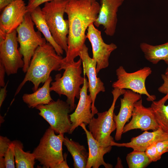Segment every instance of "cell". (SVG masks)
<instances>
[{
  "label": "cell",
  "mask_w": 168,
  "mask_h": 168,
  "mask_svg": "<svg viewBox=\"0 0 168 168\" xmlns=\"http://www.w3.org/2000/svg\"><path fill=\"white\" fill-rule=\"evenodd\" d=\"M100 8L97 2L90 0H68L65 13L68 15L69 29L68 50L63 58L62 69L73 62L85 44L86 31L97 19Z\"/></svg>",
  "instance_id": "obj_1"
},
{
  "label": "cell",
  "mask_w": 168,
  "mask_h": 168,
  "mask_svg": "<svg viewBox=\"0 0 168 168\" xmlns=\"http://www.w3.org/2000/svg\"><path fill=\"white\" fill-rule=\"evenodd\" d=\"M63 58L58 54L49 42H47L38 46L32 57L24 78L16 90L15 96L28 81L32 83L33 91H36L40 84L44 83L49 78L52 71L61 70Z\"/></svg>",
  "instance_id": "obj_2"
},
{
  "label": "cell",
  "mask_w": 168,
  "mask_h": 168,
  "mask_svg": "<svg viewBox=\"0 0 168 168\" xmlns=\"http://www.w3.org/2000/svg\"><path fill=\"white\" fill-rule=\"evenodd\" d=\"M82 63L80 58L68 65L64 69L63 75L57 74L55 76V81L51 83L50 91H54L60 96H65L71 111L76 107L75 98H79L81 86L84 82V77L81 76Z\"/></svg>",
  "instance_id": "obj_3"
},
{
  "label": "cell",
  "mask_w": 168,
  "mask_h": 168,
  "mask_svg": "<svg viewBox=\"0 0 168 168\" xmlns=\"http://www.w3.org/2000/svg\"><path fill=\"white\" fill-rule=\"evenodd\" d=\"M68 0L53 1L45 3L42 8L51 35L55 41L66 53L68 51V20L64 15Z\"/></svg>",
  "instance_id": "obj_4"
},
{
  "label": "cell",
  "mask_w": 168,
  "mask_h": 168,
  "mask_svg": "<svg viewBox=\"0 0 168 168\" xmlns=\"http://www.w3.org/2000/svg\"><path fill=\"white\" fill-rule=\"evenodd\" d=\"M64 134L56 135L49 127L41 138L38 146L34 149L32 153L43 168H55L64 160L62 152Z\"/></svg>",
  "instance_id": "obj_5"
},
{
  "label": "cell",
  "mask_w": 168,
  "mask_h": 168,
  "mask_svg": "<svg viewBox=\"0 0 168 168\" xmlns=\"http://www.w3.org/2000/svg\"><path fill=\"white\" fill-rule=\"evenodd\" d=\"M126 90L114 88L111 91L113 100L110 108L107 111L98 112L97 117L95 118L93 117L88 124L89 131L93 137L104 147H112L111 143L114 141L111 134L116 128L113 119L115 106L118 98L123 95Z\"/></svg>",
  "instance_id": "obj_6"
},
{
  "label": "cell",
  "mask_w": 168,
  "mask_h": 168,
  "mask_svg": "<svg viewBox=\"0 0 168 168\" xmlns=\"http://www.w3.org/2000/svg\"><path fill=\"white\" fill-rule=\"evenodd\" d=\"M34 25L30 13L27 12L22 22L16 29L20 44L19 50L23 57L24 65L22 71L24 73L26 72L36 49L47 42L40 32L35 30Z\"/></svg>",
  "instance_id": "obj_7"
},
{
  "label": "cell",
  "mask_w": 168,
  "mask_h": 168,
  "mask_svg": "<svg viewBox=\"0 0 168 168\" xmlns=\"http://www.w3.org/2000/svg\"><path fill=\"white\" fill-rule=\"evenodd\" d=\"M35 108L39 114L49 124L50 127L57 134L69 132L71 126L69 105L58 99L46 105H39Z\"/></svg>",
  "instance_id": "obj_8"
},
{
  "label": "cell",
  "mask_w": 168,
  "mask_h": 168,
  "mask_svg": "<svg viewBox=\"0 0 168 168\" xmlns=\"http://www.w3.org/2000/svg\"><path fill=\"white\" fill-rule=\"evenodd\" d=\"M116 72L117 79L112 84L114 88L127 89L141 95H145L149 101L152 102L156 99L155 95L148 93L145 86L147 78L152 73L150 68L145 67L130 73L126 72L123 66H120L116 70Z\"/></svg>",
  "instance_id": "obj_9"
},
{
  "label": "cell",
  "mask_w": 168,
  "mask_h": 168,
  "mask_svg": "<svg viewBox=\"0 0 168 168\" xmlns=\"http://www.w3.org/2000/svg\"><path fill=\"white\" fill-rule=\"evenodd\" d=\"M17 32L15 30L0 38V62L4 65L8 76L17 73L24 65L22 55L18 48Z\"/></svg>",
  "instance_id": "obj_10"
},
{
  "label": "cell",
  "mask_w": 168,
  "mask_h": 168,
  "mask_svg": "<svg viewBox=\"0 0 168 168\" xmlns=\"http://www.w3.org/2000/svg\"><path fill=\"white\" fill-rule=\"evenodd\" d=\"M86 38L89 40L91 45L92 58L97 63L96 72L97 74L100 70L108 66L110 55L117 48V46L113 43H105L103 39L100 31L96 28L93 23L90 24L87 29Z\"/></svg>",
  "instance_id": "obj_11"
},
{
  "label": "cell",
  "mask_w": 168,
  "mask_h": 168,
  "mask_svg": "<svg viewBox=\"0 0 168 168\" xmlns=\"http://www.w3.org/2000/svg\"><path fill=\"white\" fill-rule=\"evenodd\" d=\"M79 56L82 61L84 74H86L88 79V90L92 100L91 111L94 116L98 112L95 105L96 96L100 92H105V88L103 82L97 76L96 62L95 59L90 57L88 53V48L85 44Z\"/></svg>",
  "instance_id": "obj_12"
},
{
  "label": "cell",
  "mask_w": 168,
  "mask_h": 168,
  "mask_svg": "<svg viewBox=\"0 0 168 168\" xmlns=\"http://www.w3.org/2000/svg\"><path fill=\"white\" fill-rule=\"evenodd\" d=\"M0 16V38L16 30L22 22L28 12L23 0H16L10 3L2 11Z\"/></svg>",
  "instance_id": "obj_13"
},
{
  "label": "cell",
  "mask_w": 168,
  "mask_h": 168,
  "mask_svg": "<svg viewBox=\"0 0 168 168\" xmlns=\"http://www.w3.org/2000/svg\"><path fill=\"white\" fill-rule=\"evenodd\" d=\"M134 107L132 119L124 126L123 133L134 129L154 131L159 128L151 107H144L142 99L136 102Z\"/></svg>",
  "instance_id": "obj_14"
},
{
  "label": "cell",
  "mask_w": 168,
  "mask_h": 168,
  "mask_svg": "<svg viewBox=\"0 0 168 168\" xmlns=\"http://www.w3.org/2000/svg\"><path fill=\"white\" fill-rule=\"evenodd\" d=\"M124 0H100L98 17L93 23L98 27L102 25L105 34L112 36L114 35L118 21L117 13Z\"/></svg>",
  "instance_id": "obj_15"
},
{
  "label": "cell",
  "mask_w": 168,
  "mask_h": 168,
  "mask_svg": "<svg viewBox=\"0 0 168 168\" xmlns=\"http://www.w3.org/2000/svg\"><path fill=\"white\" fill-rule=\"evenodd\" d=\"M84 77V82L80 91L78 103L74 112L70 114L72 124L69 134H72L82 123L88 124L94 117L91 111L92 100L90 95L87 94L88 81Z\"/></svg>",
  "instance_id": "obj_16"
},
{
  "label": "cell",
  "mask_w": 168,
  "mask_h": 168,
  "mask_svg": "<svg viewBox=\"0 0 168 168\" xmlns=\"http://www.w3.org/2000/svg\"><path fill=\"white\" fill-rule=\"evenodd\" d=\"M141 98V95L127 89L123 94V97L120 98L119 113L117 115L114 113L113 115V119L116 125L115 136L116 140H121L124 128L132 116L134 104Z\"/></svg>",
  "instance_id": "obj_17"
},
{
  "label": "cell",
  "mask_w": 168,
  "mask_h": 168,
  "mask_svg": "<svg viewBox=\"0 0 168 168\" xmlns=\"http://www.w3.org/2000/svg\"><path fill=\"white\" fill-rule=\"evenodd\" d=\"M168 139V133L160 127L152 132L145 131L141 134L132 138L130 142L118 143L113 142L111 146L132 148L133 150L145 152L152 144Z\"/></svg>",
  "instance_id": "obj_18"
},
{
  "label": "cell",
  "mask_w": 168,
  "mask_h": 168,
  "mask_svg": "<svg viewBox=\"0 0 168 168\" xmlns=\"http://www.w3.org/2000/svg\"><path fill=\"white\" fill-rule=\"evenodd\" d=\"M86 125L83 123L80 126L85 133L88 147V157L86 168H98L102 165L105 168H112L113 166L106 163L104 159V155L110 152L112 147H105L100 145L86 129Z\"/></svg>",
  "instance_id": "obj_19"
},
{
  "label": "cell",
  "mask_w": 168,
  "mask_h": 168,
  "mask_svg": "<svg viewBox=\"0 0 168 168\" xmlns=\"http://www.w3.org/2000/svg\"><path fill=\"white\" fill-rule=\"evenodd\" d=\"M51 76L46 81L43 85L31 94H25L22 97L23 102L29 108H35L40 105H46L53 100L50 95Z\"/></svg>",
  "instance_id": "obj_20"
},
{
  "label": "cell",
  "mask_w": 168,
  "mask_h": 168,
  "mask_svg": "<svg viewBox=\"0 0 168 168\" xmlns=\"http://www.w3.org/2000/svg\"><path fill=\"white\" fill-rule=\"evenodd\" d=\"M32 20L38 31L44 35L47 42L49 43L59 55H63V50L53 38L46 21L42 9L39 6L29 12Z\"/></svg>",
  "instance_id": "obj_21"
},
{
  "label": "cell",
  "mask_w": 168,
  "mask_h": 168,
  "mask_svg": "<svg viewBox=\"0 0 168 168\" xmlns=\"http://www.w3.org/2000/svg\"><path fill=\"white\" fill-rule=\"evenodd\" d=\"M140 47L145 58L149 62L156 64L163 60L168 66V42L156 45L142 42L140 44Z\"/></svg>",
  "instance_id": "obj_22"
},
{
  "label": "cell",
  "mask_w": 168,
  "mask_h": 168,
  "mask_svg": "<svg viewBox=\"0 0 168 168\" xmlns=\"http://www.w3.org/2000/svg\"><path fill=\"white\" fill-rule=\"evenodd\" d=\"M63 144L73 158L74 168H86L89 153L85 147L66 136L64 138Z\"/></svg>",
  "instance_id": "obj_23"
},
{
  "label": "cell",
  "mask_w": 168,
  "mask_h": 168,
  "mask_svg": "<svg viewBox=\"0 0 168 168\" xmlns=\"http://www.w3.org/2000/svg\"><path fill=\"white\" fill-rule=\"evenodd\" d=\"M168 100V93L158 101H153L151 105L156 120L159 127L168 133V105L165 104Z\"/></svg>",
  "instance_id": "obj_24"
},
{
  "label": "cell",
  "mask_w": 168,
  "mask_h": 168,
  "mask_svg": "<svg viewBox=\"0 0 168 168\" xmlns=\"http://www.w3.org/2000/svg\"><path fill=\"white\" fill-rule=\"evenodd\" d=\"M14 144V152L16 167V168H33L35 158L34 155L23 150L22 142L17 140L13 141Z\"/></svg>",
  "instance_id": "obj_25"
},
{
  "label": "cell",
  "mask_w": 168,
  "mask_h": 168,
  "mask_svg": "<svg viewBox=\"0 0 168 168\" xmlns=\"http://www.w3.org/2000/svg\"><path fill=\"white\" fill-rule=\"evenodd\" d=\"M126 160L129 168H144L152 162L145 152L136 150L128 154Z\"/></svg>",
  "instance_id": "obj_26"
},
{
  "label": "cell",
  "mask_w": 168,
  "mask_h": 168,
  "mask_svg": "<svg viewBox=\"0 0 168 168\" xmlns=\"http://www.w3.org/2000/svg\"><path fill=\"white\" fill-rule=\"evenodd\" d=\"M4 157L6 168H15L14 144L12 141L5 153Z\"/></svg>",
  "instance_id": "obj_27"
},
{
  "label": "cell",
  "mask_w": 168,
  "mask_h": 168,
  "mask_svg": "<svg viewBox=\"0 0 168 168\" xmlns=\"http://www.w3.org/2000/svg\"><path fill=\"white\" fill-rule=\"evenodd\" d=\"M156 142L154 143L149 146L145 151V153L152 162H156L161 158V156L158 153L156 145Z\"/></svg>",
  "instance_id": "obj_28"
},
{
  "label": "cell",
  "mask_w": 168,
  "mask_h": 168,
  "mask_svg": "<svg viewBox=\"0 0 168 168\" xmlns=\"http://www.w3.org/2000/svg\"><path fill=\"white\" fill-rule=\"evenodd\" d=\"M11 142L7 137L0 136V157H4Z\"/></svg>",
  "instance_id": "obj_29"
},
{
  "label": "cell",
  "mask_w": 168,
  "mask_h": 168,
  "mask_svg": "<svg viewBox=\"0 0 168 168\" xmlns=\"http://www.w3.org/2000/svg\"><path fill=\"white\" fill-rule=\"evenodd\" d=\"M66 0H29L27 7L28 12H30L40 5L43 3L53 1H62Z\"/></svg>",
  "instance_id": "obj_30"
},
{
  "label": "cell",
  "mask_w": 168,
  "mask_h": 168,
  "mask_svg": "<svg viewBox=\"0 0 168 168\" xmlns=\"http://www.w3.org/2000/svg\"><path fill=\"white\" fill-rule=\"evenodd\" d=\"M156 145L158 152L161 156L168 152V139L156 142Z\"/></svg>",
  "instance_id": "obj_31"
},
{
  "label": "cell",
  "mask_w": 168,
  "mask_h": 168,
  "mask_svg": "<svg viewBox=\"0 0 168 168\" xmlns=\"http://www.w3.org/2000/svg\"><path fill=\"white\" fill-rule=\"evenodd\" d=\"M161 77L163 83L158 88V90L160 92L166 94L168 93V75L165 74H162Z\"/></svg>",
  "instance_id": "obj_32"
},
{
  "label": "cell",
  "mask_w": 168,
  "mask_h": 168,
  "mask_svg": "<svg viewBox=\"0 0 168 168\" xmlns=\"http://www.w3.org/2000/svg\"><path fill=\"white\" fill-rule=\"evenodd\" d=\"M6 72L5 68L3 64L0 62V86L3 87L6 84L4 81V77Z\"/></svg>",
  "instance_id": "obj_33"
},
{
  "label": "cell",
  "mask_w": 168,
  "mask_h": 168,
  "mask_svg": "<svg viewBox=\"0 0 168 168\" xmlns=\"http://www.w3.org/2000/svg\"><path fill=\"white\" fill-rule=\"evenodd\" d=\"M8 81L6 84L5 85L0 88V107L2 105L7 95V87Z\"/></svg>",
  "instance_id": "obj_34"
},
{
  "label": "cell",
  "mask_w": 168,
  "mask_h": 168,
  "mask_svg": "<svg viewBox=\"0 0 168 168\" xmlns=\"http://www.w3.org/2000/svg\"><path fill=\"white\" fill-rule=\"evenodd\" d=\"M67 154L65 153L64 154V160L61 162L58 165H57L55 168H69V167L68 166L67 162Z\"/></svg>",
  "instance_id": "obj_35"
},
{
  "label": "cell",
  "mask_w": 168,
  "mask_h": 168,
  "mask_svg": "<svg viewBox=\"0 0 168 168\" xmlns=\"http://www.w3.org/2000/svg\"><path fill=\"white\" fill-rule=\"evenodd\" d=\"M16 0H0V10L2 11L7 5Z\"/></svg>",
  "instance_id": "obj_36"
},
{
  "label": "cell",
  "mask_w": 168,
  "mask_h": 168,
  "mask_svg": "<svg viewBox=\"0 0 168 168\" xmlns=\"http://www.w3.org/2000/svg\"><path fill=\"white\" fill-rule=\"evenodd\" d=\"M0 168H6V165L4 157H0Z\"/></svg>",
  "instance_id": "obj_37"
},
{
  "label": "cell",
  "mask_w": 168,
  "mask_h": 168,
  "mask_svg": "<svg viewBox=\"0 0 168 168\" xmlns=\"http://www.w3.org/2000/svg\"><path fill=\"white\" fill-rule=\"evenodd\" d=\"M165 74L168 75V66H167V67L165 70Z\"/></svg>",
  "instance_id": "obj_38"
},
{
  "label": "cell",
  "mask_w": 168,
  "mask_h": 168,
  "mask_svg": "<svg viewBox=\"0 0 168 168\" xmlns=\"http://www.w3.org/2000/svg\"><path fill=\"white\" fill-rule=\"evenodd\" d=\"M90 1L91 2H94L96 1V0H90Z\"/></svg>",
  "instance_id": "obj_39"
}]
</instances>
